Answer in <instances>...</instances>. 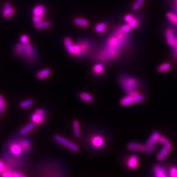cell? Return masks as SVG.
Here are the masks:
<instances>
[{
  "label": "cell",
  "mask_w": 177,
  "mask_h": 177,
  "mask_svg": "<svg viewBox=\"0 0 177 177\" xmlns=\"http://www.w3.org/2000/svg\"><path fill=\"white\" fill-rule=\"evenodd\" d=\"M128 34L121 32L119 28L115 31L106 44L104 52L106 58L114 59L118 57L120 50L129 42Z\"/></svg>",
  "instance_id": "cell-1"
},
{
  "label": "cell",
  "mask_w": 177,
  "mask_h": 177,
  "mask_svg": "<svg viewBox=\"0 0 177 177\" xmlns=\"http://www.w3.org/2000/svg\"><path fill=\"white\" fill-rule=\"evenodd\" d=\"M121 83L123 85L125 91L128 94L133 91H135L139 87L138 81L133 78H121Z\"/></svg>",
  "instance_id": "cell-2"
},
{
  "label": "cell",
  "mask_w": 177,
  "mask_h": 177,
  "mask_svg": "<svg viewBox=\"0 0 177 177\" xmlns=\"http://www.w3.org/2000/svg\"><path fill=\"white\" fill-rule=\"evenodd\" d=\"M54 140H56L57 143L61 144L62 145L64 146L65 147H66L68 149L74 151H78L79 150V146L78 145L72 143V142H70V140H67L66 139H65L60 135H55Z\"/></svg>",
  "instance_id": "cell-3"
},
{
  "label": "cell",
  "mask_w": 177,
  "mask_h": 177,
  "mask_svg": "<svg viewBox=\"0 0 177 177\" xmlns=\"http://www.w3.org/2000/svg\"><path fill=\"white\" fill-rule=\"evenodd\" d=\"M45 118V111L43 109L39 108L32 115L31 119L35 124H42Z\"/></svg>",
  "instance_id": "cell-4"
},
{
  "label": "cell",
  "mask_w": 177,
  "mask_h": 177,
  "mask_svg": "<svg viewBox=\"0 0 177 177\" xmlns=\"http://www.w3.org/2000/svg\"><path fill=\"white\" fill-rule=\"evenodd\" d=\"M172 149H173V146H172L171 143L169 144L165 145L164 147L161 149V150L159 151V153L158 154L157 158H158L159 161L164 160L167 158V156L168 155V154L171 152Z\"/></svg>",
  "instance_id": "cell-5"
},
{
  "label": "cell",
  "mask_w": 177,
  "mask_h": 177,
  "mask_svg": "<svg viewBox=\"0 0 177 177\" xmlns=\"http://www.w3.org/2000/svg\"><path fill=\"white\" fill-rule=\"evenodd\" d=\"M14 9L12 7L11 3L10 2H7L5 4L3 9V16L6 18H9L13 17L14 14Z\"/></svg>",
  "instance_id": "cell-6"
},
{
  "label": "cell",
  "mask_w": 177,
  "mask_h": 177,
  "mask_svg": "<svg viewBox=\"0 0 177 177\" xmlns=\"http://www.w3.org/2000/svg\"><path fill=\"white\" fill-rule=\"evenodd\" d=\"M22 53H24L29 59H33L35 55V50L34 47L30 44H24Z\"/></svg>",
  "instance_id": "cell-7"
},
{
  "label": "cell",
  "mask_w": 177,
  "mask_h": 177,
  "mask_svg": "<svg viewBox=\"0 0 177 177\" xmlns=\"http://www.w3.org/2000/svg\"><path fill=\"white\" fill-rule=\"evenodd\" d=\"M165 35H166L167 42L168 45H170V46L173 47V45L175 41V38H176V37L175 36V33H174L173 30L172 28L167 29L166 32H165Z\"/></svg>",
  "instance_id": "cell-8"
},
{
  "label": "cell",
  "mask_w": 177,
  "mask_h": 177,
  "mask_svg": "<svg viewBox=\"0 0 177 177\" xmlns=\"http://www.w3.org/2000/svg\"><path fill=\"white\" fill-rule=\"evenodd\" d=\"M139 158L136 155H132L127 160V167L129 169H135L139 166Z\"/></svg>",
  "instance_id": "cell-9"
},
{
  "label": "cell",
  "mask_w": 177,
  "mask_h": 177,
  "mask_svg": "<svg viewBox=\"0 0 177 177\" xmlns=\"http://www.w3.org/2000/svg\"><path fill=\"white\" fill-rule=\"evenodd\" d=\"M153 172L155 176L158 177H166L167 176L165 169L160 165L154 166L153 168Z\"/></svg>",
  "instance_id": "cell-10"
},
{
  "label": "cell",
  "mask_w": 177,
  "mask_h": 177,
  "mask_svg": "<svg viewBox=\"0 0 177 177\" xmlns=\"http://www.w3.org/2000/svg\"><path fill=\"white\" fill-rule=\"evenodd\" d=\"M127 148L133 151H143L144 144L136 143H131L128 144Z\"/></svg>",
  "instance_id": "cell-11"
},
{
  "label": "cell",
  "mask_w": 177,
  "mask_h": 177,
  "mask_svg": "<svg viewBox=\"0 0 177 177\" xmlns=\"http://www.w3.org/2000/svg\"><path fill=\"white\" fill-rule=\"evenodd\" d=\"M64 43L66 48L68 52L70 54H73L74 53V44L72 39L70 38H65L64 39Z\"/></svg>",
  "instance_id": "cell-12"
},
{
  "label": "cell",
  "mask_w": 177,
  "mask_h": 177,
  "mask_svg": "<svg viewBox=\"0 0 177 177\" xmlns=\"http://www.w3.org/2000/svg\"><path fill=\"white\" fill-rule=\"evenodd\" d=\"M35 127V123L34 122L28 123L27 125L25 126L21 131H20V134L21 135H26L30 132H31L34 130V129Z\"/></svg>",
  "instance_id": "cell-13"
},
{
  "label": "cell",
  "mask_w": 177,
  "mask_h": 177,
  "mask_svg": "<svg viewBox=\"0 0 177 177\" xmlns=\"http://www.w3.org/2000/svg\"><path fill=\"white\" fill-rule=\"evenodd\" d=\"M120 104L123 106H128L134 104L133 97H132V96L130 95H128L127 97H125L121 100Z\"/></svg>",
  "instance_id": "cell-14"
},
{
  "label": "cell",
  "mask_w": 177,
  "mask_h": 177,
  "mask_svg": "<svg viewBox=\"0 0 177 177\" xmlns=\"http://www.w3.org/2000/svg\"><path fill=\"white\" fill-rule=\"evenodd\" d=\"M45 7L43 5H38L32 10V14L35 15H45Z\"/></svg>",
  "instance_id": "cell-15"
},
{
  "label": "cell",
  "mask_w": 177,
  "mask_h": 177,
  "mask_svg": "<svg viewBox=\"0 0 177 177\" xmlns=\"http://www.w3.org/2000/svg\"><path fill=\"white\" fill-rule=\"evenodd\" d=\"M159 136H160V134L159 133V132H157V131L156 132H154L152 135H151V136L148 141V143L146 144H148L151 146H155V144L157 143H158V139H159Z\"/></svg>",
  "instance_id": "cell-16"
},
{
  "label": "cell",
  "mask_w": 177,
  "mask_h": 177,
  "mask_svg": "<svg viewBox=\"0 0 177 177\" xmlns=\"http://www.w3.org/2000/svg\"><path fill=\"white\" fill-rule=\"evenodd\" d=\"M104 143V141L102 137H100L99 136H95V137L92 139V144L97 148H100L102 147Z\"/></svg>",
  "instance_id": "cell-17"
},
{
  "label": "cell",
  "mask_w": 177,
  "mask_h": 177,
  "mask_svg": "<svg viewBox=\"0 0 177 177\" xmlns=\"http://www.w3.org/2000/svg\"><path fill=\"white\" fill-rule=\"evenodd\" d=\"M74 22L75 25L82 27H87L89 26V22L87 20L82 18H75L74 21Z\"/></svg>",
  "instance_id": "cell-18"
},
{
  "label": "cell",
  "mask_w": 177,
  "mask_h": 177,
  "mask_svg": "<svg viewBox=\"0 0 177 177\" xmlns=\"http://www.w3.org/2000/svg\"><path fill=\"white\" fill-rule=\"evenodd\" d=\"M50 70L49 69H44L37 74V78L39 79H44L45 78H47L49 75L50 74Z\"/></svg>",
  "instance_id": "cell-19"
},
{
  "label": "cell",
  "mask_w": 177,
  "mask_h": 177,
  "mask_svg": "<svg viewBox=\"0 0 177 177\" xmlns=\"http://www.w3.org/2000/svg\"><path fill=\"white\" fill-rule=\"evenodd\" d=\"M51 26V23L49 21H41L38 23H35L34 26L36 29L48 28Z\"/></svg>",
  "instance_id": "cell-20"
},
{
  "label": "cell",
  "mask_w": 177,
  "mask_h": 177,
  "mask_svg": "<svg viewBox=\"0 0 177 177\" xmlns=\"http://www.w3.org/2000/svg\"><path fill=\"white\" fill-rule=\"evenodd\" d=\"M167 17L169 19V21L173 24L175 26H177V14L173 13V12H169L167 13Z\"/></svg>",
  "instance_id": "cell-21"
},
{
  "label": "cell",
  "mask_w": 177,
  "mask_h": 177,
  "mask_svg": "<svg viewBox=\"0 0 177 177\" xmlns=\"http://www.w3.org/2000/svg\"><path fill=\"white\" fill-rule=\"evenodd\" d=\"M79 98L82 99L83 101H85V102H92L93 100V97L90 94H88L87 93H81L79 95Z\"/></svg>",
  "instance_id": "cell-22"
},
{
  "label": "cell",
  "mask_w": 177,
  "mask_h": 177,
  "mask_svg": "<svg viewBox=\"0 0 177 177\" xmlns=\"http://www.w3.org/2000/svg\"><path fill=\"white\" fill-rule=\"evenodd\" d=\"M108 28V25L106 23H100L95 26V31L98 33H103Z\"/></svg>",
  "instance_id": "cell-23"
},
{
  "label": "cell",
  "mask_w": 177,
  "mask_h": 177,
  "mask_svg": "<svg viewBox=\"0 0 177 177\" xmlns=\"http://www.w3.org/2000/svg\"><path fill=\"white\" fill-rule=\"evenodd\" d=\"M73 127L75 136H76L77 138H79L81 136V133H80V127L79 121H78L77 120H75L73 122Z\"/></svg>",
  "instance_id": "cell-24"
},
{
  "label": "cell",
  "mask_w": 177,
  "mask_h": 177,
  "mask_svg": "<svg viewBox=\"0 0 177 177\" xmlns=\"http://www.w3.org/2000/svg\"><path fill=\"white\" fill-rule=\"evenodd\" d=\"M171 68V65L169 63H164L161 64L158 67V71L161 73L167 72Z\"/></svg>",
  "instance_id": "cell-25"
},
{
  "label": "cell",
  "mask_w": 177,
  "mask_h": 177,
  "mask_svg": "<svg viewBox=\"0 0 177 177\" xmlns=\"http://www.w3.org/2000/svg\"><path fill=\"white\" fill-rule=\"evenodd\" d=\"M11 152L13 154L16 155H18L22 152V148H21V145L19 146L17 144H14L11 148Z\"/></svg>",
  "instance_id": "cell-26"
},
{
  "label": "cell",
  "mask_w": 177,
  "mask_h": 177,
  "mask_svg": "<svg viewBox=\"0 0 177 177\" xmlns=\"http://www.w3.org/2000/svg\"><path fill=\"white\" fill-rule=\"evenodd\" d=\"M140 23V18L139 17H135V18L131 21L130 22L127 23L129 24V26L132 29L136 28L139 25Z\"/></svg>",
  "instance_id": "cell-27"
},
{
  "label": "cell",
  "mask_w": 177,
  "mask_h": 177,
  "mask_svg": "<svg viewBox=\"0 0 177 177\" xmlns=\"http://www.w3.org/2000/svg\"><path fill=\"white\" fill-rule=\"evenodd\" d=\"M145 0H136L133 6V9L134 11H138L140 8L143 6Z\"/></svg>",
  "instance_id": "cell-28"
},
{
  "label": "cell",
  "mask_w": 177,
  "mask_h": 177,
  "mask_svg": "<svg viewBox=\"0 0 177 177\" xmlns=\"http://www.w3.org/2000/svg\"><path fill=\"white\" fill-rule=\"evenodd\" d=\"M6 112V100L2 95H0V112L5 113Z\"/></svg>",
  "instance_id": "cell-29"
},
{
  "label": "cell",
  "mask_w": 177,
  "mask_h": 177,
  "mask_svg": "<svg viewBox=\"0 0 177 177\" xmlns=\"http://www.w3.org/2000/svg\"><path fill=\"white\" fill-rule=\"evenodd\" d=\"M93 70H94V72H95V74H101L103 72V70H104V66L102 64H96L94 66Z\"/></svg>",
  "instance_id": "cell-30"
},
{
  "label": "cell",
  "mask_w": 177,
  "mask_h": 177,
  "mask_svg": "<svg viewBox=\"0 0 177 177\" xmlns=\"http://www.w3.org/2000/svg\"><path fill=\"white\" fill-rule=\"evenodd\" d=\"M33 104L34 103L32 100H27L23 101V102L21 103V107L22 108H27L30 107V106H32Z\"/></svg>",
  "instance_id": "cell-31"
},
{
  "label": "cell",
  "mask_w": 177,
  "mask_h": 177,
  "mask_svg": "<svg viewBox=\"0 0 177 177\" xmlns=\"http://www.w3.org/2000/svg\"><path fill=\"white\" fill-rule=\"evenodd\" d=\"M119 29L122 32H123L125 34H129L131 32V30L132 28H131V27L129 26V24H125V25H123V26H121V27H119Z\"/></svg>",
  "instance_id": "cell-32"
},
{
  "label": "cell",
  "mask_w": 177,
  "mask_h": 177,
  "mask_svg": "<svg viewBox=\"0 0 177 177\" xmlns=\"http://www.w3.org/2000/svg\"><path fill=\"white\" fill-rule=\"evenodd\" d=\"M133 99H134V104L139 103L144 100V96L143 95L139 94L133 97Z\"/></svg>",
  "instance_id": "cell-33"
},
{
  "label": "cell",
  "mask_w": 177,
  "mask_h": 177,
  "mask_svg": "<svg viewBox=\"0 0 177 177\" xmlns=\"http://www.w3.org/2000/svg\"><path fill=\"white\" fill-rule=\"evenodd\" d=\"M23 46H24V44L22 43H18L16 47H15V53L17 54H21L22 52V50H23Z\"/></svg>",
  "instance_id": "cell-34"
},
{
  "label": "cell",
  "mask_w": 177,
  "mask_h": 177,
  "mask_svg": "<svg viewBox=\"0 0 177 177\" xmlns=\"http://www.w3.org/2000/svg\"><path fill=\"white\" fill-rule=\"evenodd\" d=\"M21 146L22 149H24L25 150H28L30 147V142L26 140H24L21 143Z\"/></svg>",
  "instance_id": "cell-35"
},
{
  "label": "cell",
  "mask_w": 177,
  "mask_h": 177,
  "mask_svg": "<svg viewBox=\"0 0 177 177\" xmlns=\"http://www.w3.org/2000/svg\"><path fill=\"white\" fill-rule=\"evenodd\" d=\"M158 143L162 144H164V145L170 144V142L167 139L164 137V136H161V135L159 136V137Z\"/></svg>",
  "instance_id": "cell-36"
},
{
  "label": "cell",
  "mask_w": 177,
  "mask_h": 177,
  "mask_svg": "<svg viewBox=\"0 0 177 177\" xmlns=\"http://www.w3.org/2000/svg\"><path fill=\"white\" fill-rule=\"evenodd\" d=\"M43 18H44V15H35V16H34L32 20H33V22L35 24V23H38L39 22L42 21Z\"/></svg>",
  "instance_id": "cell-37"
},
{
  "label": "cell",
  "mask_w": 177,
  "mask_h": 177,
  "mask_svg": "<svg viewBox=\"0 0 177 177\" xmlns=\"http://www.w3.org/2000/svg\"><path fill=\"white\" fill-rule=\"evenodd\" d=\"M169 173L172 177H177V168L175 167H173L170 169Z\"/></svg>",
  "instance_id": "cell-38"
},
{
  "label": "cell",
  "mask_w": 177,
  "mask_h": 177,
  "mask_svg": "<svg viewBox=\"0 0 177 177\" xmlns=\"http://www.w3.org/2000/svg\"><path fill=\"white\" fill-rule=\"evenodd\" d=\"M21 43H22L23 44L29 43V38L26 35H22L21 37Z\"/></svg>",
  "instance_id": "cell-39"
},
{
  "label": "cell",
  "mask_w": 177,
  "mask_h": 177,
  "mask_svg": "<svg viewBox=\"0 0 177 177\" xmlns=\"http://www.w3.org/2000/svg\"><path fill=\"white\" fill-rule=\"evenodd\" d=\"M134 18H135V17L133 16V15L131 14H127V15H125V17H124V20H125V21L126 22L129 23V22H130L131 21H132V20H133Z\"/></svg>",
  "instance_id": "cell-40"
},
{
  "label": "cell",
  "mask_w": 177,
  "mask_h": 177,
  "mask_svg": "<svg viewBox=\"0 0 177 177\" xmlns=\"http://www.w3.org/2000/svg\"><path fill=\"white\" fill-rule=\"evenodd\" d=\"M2 176L4 177H13V174L9 173V172H3L2 173Z\"/></svg>",
  "instance_id": "cell-41"
},
{
  "label": "cell",
  "mask_w": 177,
  "mask_h": 177,
  "mask_svg": "<svg viewBox=\"0 0 177 177\" xmlns=\"http://www.w3.org/2000/svg\"><path fill=\"white\" fill-rule=\"evenodd\" d=\"M5 170V165L4 163L2 162V161H0V173H3Z\"/></svg>",
  "instance_id": "cell-42"
},
{
  "label": "cell",
  "mask_w": 177,
  "mask_h": 177,
  "mask_svg": "<svg viewBox=\"0 0 177 177\" xmlns=\"http://www.w3.org/2000/svg\"><path fill=\"white\" fill-rule=\"evenodd\" d=\"M13 177H24V175L22 174H21V173H16L13 174Z\"/></svg>",
  "instance_id": "cell-43"
},
{
  "label": "cell",
  "mask_w": 177,
  "mask_h": 177,
  "mask_svg": "<svg viewBox=\"0 0 177 177\" xmlns=\"http://www.w3.org/2000/svg\"><path fill=\"white\" fill-rule=\"evenodd\" d=\"M175 49V51H174V55H175V57L176 58H177V47L174 48Z\"/></svg>",
  "instance_id": "cell-44"
},
{
  "label": "cell",
  "mask_w": 177,
  "mask_h": 177,
  "mask_svg": "<svg viewBox=\"0 0 177 177\" xmlns=\"http://www.w3.org/2000/svg\"><path fill=\"white\" fill-rule=\"evenodd\" d=\"M176 12H177V6H176Z\"/></svg>",
  "instance_id": "cell-45"
}]
</instances>
